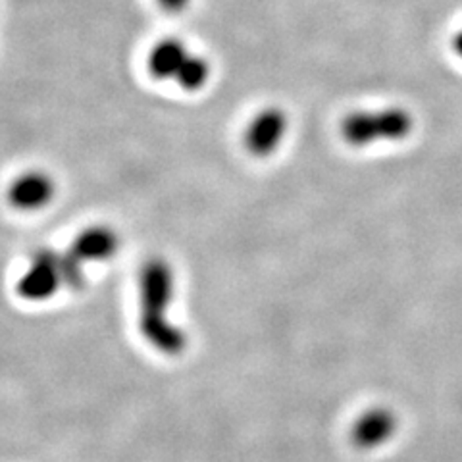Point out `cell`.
<instances>
[{
  "label": "cell",
  "mask_w": 462,
  "mask_h": 462,
  "mask_svg": "<svg viewBox=\"0 0 462 462\" xmlns=\"http://www.w3.org/2000/svg\"><path fill=\"white\" fill-rule=\"evenodd\" d=\"M118 251V236L110 227L95 226L81 231V234L71 243L68 254L76 258L81 266L87 263H100L116 254Z\"/></svg>",
  "instance_id": "6"
},
{
  "label": "cell",
  "mask_w": 462,
  "mask_h": 462,
  "mask_svg": "<svg viewBox=\"0 0 462 462\" xmlns=\"http://www.w3.org/2000/svg\"><path fill=\"white\" fill-rule=\"evenodd\" d=\"M393 430V418L387 412H372L356 426V441L360 445H375L383 441Z\"/></svg>",
  "instance_id": "8"
},
{
  "label": "cell",
  "mask_w": 462,
  "mask_h": 462,
  "mask_svg": "<svg viewBox=\"0 0 462 462\" xmlns=\"http://www.w3.org/2000/svg\"><path fill=\"white\" fill-rule=\"evenodd\" d=\"M191 52L181 41L164 39L151 49L147 58V68L154 79H176L183 62Z\"/></svg>",
  "instance_id": "7"
},
{
  "label": "cell",
  "mask_w": 462,
  "mask_h": 462,
  "mask_svg": "<svg viewBox=\"0 0 462 462\" xmlns=\"http://www.w3.org/2000/svg\"><path fill=\"white\" fill-rule=\"evenodd\" d=\"M208 78H210V66L205 58L189 54L187 56V60L183 62L180 74L173 81H178V85L185 91H199L207 85Z\"/></svg>",
  "instance_id": "9"
},
{
  "label": "cell",
  "mask_w": 462,
  "mask_h": 462,
  "mask_svg": "<svg viewBox=\"0 0 462 462\" xmlns=\"http://www.w3.org/2000/svg\"><path fill=\"white\" fill-rule=\"evenodd\" d=\"M60 285H64L60 254L51 249H41L33 254L32 264L18 282V293L27 300H45L51 299Z\"/></svg>",
  "instance_id": "3"
},
{
  "label": "cell",
  "mask_w": 462,
  "mask_h": 462,
  "mask_svg": "<svg viewBox=\"0 0 462 462\" xmlns=\"http://www.w3.org/2000/svg\"><path fill=\"white\" fill-rule=\"evenodd\" d=\"M453 47H455V51H457V54L462 58V32L455 37V42H453Z\"/></svg>",
  "instance_id": "11"
},
{
  "label": "cell",
  "mask_w": 462,
  "mask_h": 462,
  "mask_svg": "<svg viewBox=\"0 0 462 462\" xmlns=\"http://www.w3.org/2000/svg\"><path fill=\"white\" fill-rule=\"evenodd\" d=\"M412 129V118L402 108L378 112H356L343 122V137L355 147H365L378 141H399Z\"/></svg>",
  "instance_id": "2"
},
{
  "label": "cell",
  "mask_w": 462,
  "mask_h": 462,
  "mask_svg": "<svg viewBox=\"0 0 462 462\" xmlns=\"http://www.w3.org/2000/svg\"><path fill=\"white\" fill-rule=\"evenodd\" d=\"M158 5H161L166 12L178 14V12H181V10L189 6V0H158Z\"/></svg>",
  "instance_id": "10"
},
{
  "label": "cell",
  "mask_w": 462,
  "mask_h": 462,
  "mask_svg": "<svg viewBox=\"0 0 462 462\" xmlns=\"http://www.w3.org/2000/svg\"><path fill=\"white\" fill-rule=\"evenodd\" d=\"M287 132V118L280 108L258 112L245 132V144L254 156H268L280 147Z\"/></svg>",
  "instance_id": "4"
},
{
  "label": "cell",
  "mask_w": 462,
  "mask_h": 462,
  "mask_svg": "<svg viewBox=\"0 0 462 462\" xmlns=\"http://www.w3.org/2000/svg\"><path fill=\"white\" fill-rule=\"evenodd\" d=\"M54 197V181L49 173L29 171L10 185L8 200L18 210H39Z\"/></svg>",
  "instance_id": "5"
},
{
  "label": "cell",
  "mask_w": 462,
  "mask_h": 462,
  "mask_svg": "<svg viewBox=\"0 0 462 462\" xmlns=\"http://www.w3.org/2000/svg\"><path fill=\"white\" fill-rule=\"evenodd\" d=\"M141 331L158 351L178 355L185 346V336L168 318L173 297V270L164 258H151L141 270Z\"/></svg>",
  "instance_id": "1"
}]
</instances>
